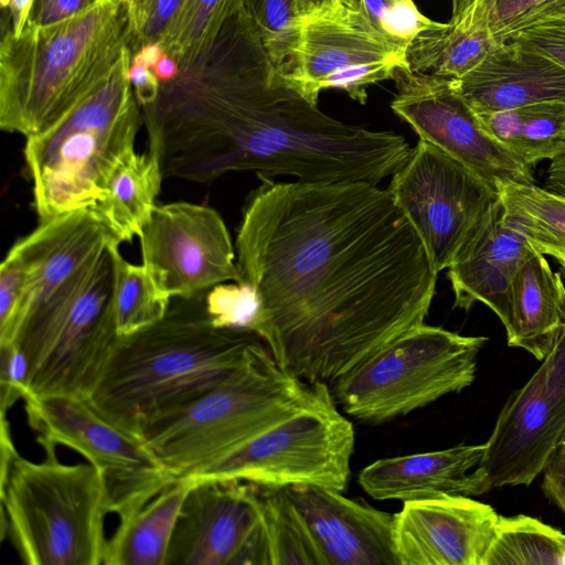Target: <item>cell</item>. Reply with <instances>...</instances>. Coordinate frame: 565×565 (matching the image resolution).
Wrapping results in <instances>:
<instances>
[{"label": "cell", "instance_id": "obj_1", "mask_svg": "<svg viewBox=\"0 0 565 565\" xmlns=\"http://www.w3.org/2000/svg\"><path fill=\"white\" fill-rule=\"evenodd\" d=\"M262 181L236 264L260 301L253 333L280 366L330 384L424 323L438 273L387 188Z\"/></svg>", "mask_w": 565, "mask_h": 565}, {"label": "cell", "instance_id": "obj_2", "mask_svg": "<svg viewBox=\"0 0 565 565\" xmlns=\"http://www.w3.org/2000/svg\"><path fill=\"white\" fill-rule=\"evenodd\" d=\"M143 120L163 178L198 183L252 171L260 180L379 184L412 151L402 135L340 121L290 88L243 4L202 57L161 83Z\"/></svg>", "mask_w": 565, "mask_h": 565}, {"label": "cell", "instance_id": "obj_3", "mask_svg": "<svg viewBox=\"0 0 565 565\" xmlns=\"http://www.w3.org/2000/svg\"><path fill=\"white\" fill-rule=\"evenodd\" d=\"M257 335L214 327L205 291L173 297L154 323L118 337L87 399L135 435L151 417L213 387L246 359Z\"/></svg>", "mask_w": 565, "mask_h": 565}, {"label": "cell", "instance_id": "obj_4", "mask_svg": "<svg viewBox=\"0 0 565 565\" xmlns=\"http://www.w3.org/2000/svg\"><path fill=\"white\" fill-rule=\"evenodd\" d=\"M129 43L126 0H99L66 21L1 35V129L25 137L46 129L109 75Z\"/></svg>", "mask_w": 565, "mask_h": 565}, {"label": "cell", "instance_id": "obj_5", "mask_svg": "<svg viewBox=\"0 0 565 565\" xmlns=\"http://www.w3.org/2000/svg\"><path fill=\"white\" fill-rule=\"evenodd\" d=\"M321 384L285 370L258 340L228 376L151 417L137 437L173 480L188 478L307 406Z\"/></svg>", "mask_w": 565, "mask_h": 565}, {"label": "cell", "instance_id": "obj_6", "mask_svg": "<svg viewBox=\"0 0 565 565\" xmlns=\"http://www.w3.org/2000/svg\"><path fill=\"white\" fill-rule=\"evenodd\" d=\"M127 47L109 75L54 124L26 137L25 164L40 221L93 210L142 124Z\"/></svg>", "mask_w": 565, "mask_h": 565}, {"label": "cell", "instance_id": "obj_7", "mask_svg": "<svg viewBox=\"0 0 565 565\" xmlns=\"http://www.w3.org/2000/svg\"><path fill=\"white\" fill-rule=\"evenodd\" d=\"M40 462L17 455L1 473L2 524L26 565H104L106 486L90 463Z\"/></svg>", "mask_w": 565, "mask_h": 565}, {"label": "cell", "instance_id": "obj_8", "mask_svg": "<svg viewBox=\"0 0 565 565\" xmlns=\"http://www.w3.org/2000/svg\"><path fill=\"white\" fill-rule=\"evenodd\" d=\"M113 288L107 246L26 316L11 342L29 363L25 396H89L119 337Z\"/></svg>", "mask_w": 565, "mask_h": 565}, {"label": "cell", "instance_id": "obj_9", "mask_svg": "<svg viewBox=\"0 0 565 565\" xmlns=\"http://www.w3.org/2000/svg\"><path fill=\"white\" fill-rule=\"evenodd\" d=\"M487 340L422 323L329 387L337 405L349 416L364 423H384L470 386Z\"/></svg>", "mask_w": 565, "mask_h": 565}, {"label": "cell", "instance_id": "obj_10", "mask_svg": "<svg viewBox=\"0 0 565 565\" xmlns=\"http://www.w3.org/2000/svg\"><path fill=\"white\" fill-rule=\"evenodd\" d=\"M355 435L328 383L305 407L188 477L237 480L260 487L315 484L343 491Z\"/></svg>", "mask_w": 565, "mask_h": 565}, {"label": "cell", "instance_id": "obj_11", "mask_svg": "<svg viewBox=\"0 0 565 565\" xmlns=\"http://www.w3.org/2000/svg\"><path fill=\"white\" fill-rule=\"evenodd\" d=\"M22 401L42 447L71 448L100 472L109 511L119 519L175 481L138 437L106 419L86 397L44 394Z\"/></svg>", "mask_w": 565, "mask_h": 565}, {"label": "cell", "instance_id": "obj_12", "mask_svg": "<svg viewBox=\"0 0 565 565\" xmlns=\"http://www.w3.org/2000/svg\"><path fill=\"white\" fill-rule=\"evenodd\" d=\"M411 72L407 50L376 32L345 0L302 17L300 42L282 81L317 105L324 89L365 104L371 85Z\"/></svg>", "mask_w": 565, "mask_h": 565}, {"label": "cell", "instance_id": "obj_13", "mask_svg": "<svg viewBox=\"0 0 565 565\" xmlns=\"http://www.w3.org/2000/svg\"><path fill=\"white\" fill-rule=\"evenodd\" d=\"M388 192L422 238L437 273L500 202L499 191L436 146L419 139L392 175Z\"/></svg>", "mask_w": 565, "mask_h": 565}, {"label": "cell", "instance_id": "obj_14", "mask_svg": "<svg viewBox=\"0 0 565 565\" xmlns=\"http://www.w3.org/2000/svg\"><path fill=\"white\" fill-rule=\"evenodd\" d=\"M532 377L503 405L478 468L492 488L530 486L565 437V326Z\"/></svg>", "mask_w": 565, "mask_h": 565}, {"label": "cell", "instance_id": "obj_15", "mask_svg": "<svg viewBox=\"0 0 565 565\" xmlns=\"http://www.w3.org/2000/svg\"><path fill=\"white\" fill-rule=\"evenodd\" d=\"M166 565H270L260 486L193 480Z\"/></svg>", "mask_w": 565, "mask_h": 565}, {"label": "cell", "instance_id": "obj_16", "mask_svg": "<svg viewBox=\"0 0 565 565\" xmlns=\"http://www.w3.org/2000/svg\"><path fill=\"white\" fill-rule=\"evenodd\" d=\"M139 241L142 265L170 299L241 279L230 233L212 207L189 202L156 205Z\"/></svg>", "mask_w": 565, "mask_h": 565}, {"label": "cell", "instance_id": "obj_17", "mask_svg": "<svg viewBox=\"0 0 565 565\" xmlns=\"http://www.w3.org/2000/svg\"><path fill=\"white\" fill-rule=\"evenodd\" d=\"M391 108L425 140L463 163L484 182L534 183L532 169L489 135L454 78L417 72L395 77Z\"/></svg>", "mask_w": 565, "mask_h": 565}, {"label": "cell", "instance_id": "obj_18", "mask_svg": "<svg viewBox=\"0 0 565 565\" xmlns=\"http://www.w3.org/2000/svg\"><path fill=\"white\" fill-rule=\"evenodd\" d=\"M499 514L460 494L406 501L395 513L399 565H483Z\"/></svg>", "mask_w": 565, "mask_h": 565}, {"label": "cell", "instance_id": "obj_19", "mask_svg": "<svg viewBox=\"0 0 565 565\" xmlns=\"http://www.w3.org/2000/svg\"><path fill=\"white\" fill-rule=\"evenodd\" d=\"M321 552L326 565H399L395 513L315 484L284 488Z\"/></svg>", "mask_w": 565, "mask_h": 565}, {"label": "cell", "instance_id": "obj_20", "mask_svg": "<svg viewBox=\"0 0 565 565\" xmlns=\"http://www.w3.org/2000/svg\"><path fill=\"white\" fill-rule=\"evenodd\" d=\"M535 253L522 234L504 224L500 199L447 268L454 307L468 311L476 302H482L507 327L510 285L520 267Z\"/></svg>", "mask_w": 565, "mask_h": 565}, {"label": "cell", "instance_id": "obj_21", "mask_svg": "<svg viewBox=\"0 0 565 565\" xmlns=\"http://www.w3.org/2000/svg\"><path fill=\"white\" fill-rule=\"evenodd\" d=\"M486 444L379 459L364 467L358 481L375 500L406 501L446 494L481 495L492 489L478 468Z\"/></svg>", "mask_w": 565, "mask_h": 565}, {"label": "cell", "instance_id": "obj_22", "mask_svg": "<svg viewBox=\"0 0 565 565\" xmlns=\"http://www.w3.org/2000/svg\"><path fill=\"white\" fill-rule=\"evenodd\" d=\"M111 239L90 210H81L41 221L33 232L17 241L12 247L30 271L19 329L28 315L44 305Z\"/></svg>", "mask_w": 565, "mask_h": 565}, {"label": "cell", "instance_id": "obj_23", "mask_svg": "<svg viewBox=\"0 0 565 565\" xmlns=\"http://www.w3.org/2000/svg\"><path fill=\"white\" fill-rule=\"evenodd\" d=\"M455 83L476 114L565 103V66L516 41L497 45L477 68Z\"/></svg>", "mask_w": 565, "mask_h": 565}, {"label": "cell", "instance_id": "obj_24", "mask_svg": "<svg viewBox=\"0 0 565 565\" xmlns=\"http://www.w3.org/2000/svg\"><path fill=\"white\" fill-rule=\"evenodd\" d=\"M509 347L543 361L565 326V286L543 254L535 253L518 270L509 291Z\"/></svg>", "mask_w": 565, "mask_h": 565}, {"label": "cell", "instance_id": "obj_25", "mask_svg": "<svg viewBox=\"0 0 565 565\" xmlns=\"http://www.w3.org/2000/svg\"><path fill=\"white\" fill-rule=\"evenodd\" d=\"M192 483L189 478L178 479L119 519L107 539L104 565H166L177 518Z\"/></svg>", "mask_w": 565, "mask_h": 565}, {"label": "cell", "instance_id": "obj_26", "mask_svg": "<svg viewBox=\"0 0 565 565\" xmlns=\"http://www.w3.org/2000/svg\"><path fill=\"white\" fill-rule=\"evenodd\" d=\"M163 175L148 151H132L113 171L104 199L90 210L119 243L139 237L156 206Z\"/></svg>", "mask_w": 565, "mask_h": 565}, {"label": "cell", "instance_id": "obj_27", "mask_svg": "<svg viewBox=\"0 0 565 565\" xmlns=\"http://www.w3.org/2000/svg\"><path fill=\"white\" fill-rule=\"evenodd\" d=\"M477 115L486 131L530 169L565 154V103H536Z\"/></svg>", "mask_w": 565, "mask_h": 565}, {"label": "cell", "instance_id": "obj_28", "mask_svg": "<svg viewBox=\"0 0 565 565\" xmlns=\"http://www.w3.org/2000/svg\"><path fill=\"white\" fill-rule=\"evenodd\" d=\"M504 224L522 234L535 252L565 256V196L535 183L497 182Z\"/></svg>", "mask_w": 565, "mask_h": 565}, {"label": "cell", "instance_id": "obj_29", "mask_svg": "<svg viewBox=\"0 0 565 565\" xmlns=\"http://www.w3.org/2000/svg\"><path fill=\"white\" fill-rule=\"evenodd\" d=\"M565 17V0H451L452 29L488 34L497 44Z\"/></svg>", "mask_w": 565, "mask_h": 565}, {"label": "cell", "instance_id": "obj_30", "mask_svg": "<svg viewBox=\"0 0 565 565\" xmlns=\"http://www.w3.org/2000/svg\"><path fill=\"white\" fill-rule=\"evenodd\" d=\"M565 563L564 533L529 515L499 516L483 565Z\"/></svg>", "mask_w": 565, "mask_h": 565}, {"label": "cell", "instance_id": "obj_31", "mask_svg": "<svg viewBox=\"0 0 565 565\" xmlns=\"http://www.w3.org/2000/svg\"><path fill=\"white\" fill-rule=\"evenodd\" d=\"M119 242L108 244L114 269L113 301L118 335H127L161 319L170 303L143 265L129 263Z\"/></svg>", "mask_w": 565, "mask_h": 565}, {"label": "cell", "instance_id": "obj_32", "mask_svg": "<svg viewBox=\"0 0 565 565\" xmlns=\"http://www.w3.org/2000/svg\"><path fill=\"white\" fill-rule=\"evenodd\" d=\"M242 0H185L160 42L180 71L203 56L215 42L226 21L242 7Z\"/></svg>", "mask_w": 565, "mask_h": 565}, {"label": "cell", "instance_id": "obj_33", "mask_svg": "<svg viewBox=\"0 0 565 565\" xmlns=\"http://www.w3.org/2000/svg\"><path fill=\"white\" fill-rule=\"evenodd\" d=\"M262 488L270 565H326L305 520L284 488Z\"/></svg>", "mask_w": 565, "mask_h": 565}, {"label": "cell", "instance_id": "obj_34", "mask_svg": "<svg viewBox=\"0 0 565 565\" xmlns=\"http://www.w3.org/2000/svg\"><path fill=\"white\" fill-rule=\"evenodd\" d=\"M268 60L279 75L290 67L300 42L302 17L296 0H242Z\"/></svg>", "mask_w": 565, "mask_h": 565}, {"label": "cell", "instance_id": "obj_35", "mask_svg": "<svg viewBox=\"0 0 565 565\" xmlns=\"http://www.w3.org/2000/svg\"><path fill=\"white\" fill-rule=\"evenodd\" d=\"M366 22L393 44L407 50L420 33L445 23L423 14L414 0H345Z\"/></svg>", "mask_w": 565, "mask_h": 565}, {"label": "cell", "instance_id": "obj_36", "mask_svg": "<svg viewBox=\"0 0 565 565\" xmlns=\"http://www.w3.org/2000/svg\"><path fill=\"white\" fill-rule=\"evenodd\" d=\"M205 308L214 327L253 333L260 301L245 281L222 282L205 291Z\"/></svg>", "mask_w": 565, "mask_h": 565}, {"label": "cell", "instance_id": "obj_37", "mask_svg": "<svg viewBox=\"0 0 565 565\" xmlns=\"http://www.w3.org/2000/svg\"><path fill=\"white\" fill-rule=\"evenodd\" d=\"M29 278L26 262L11 247L0 266V345L11 343L17 335Z\"/></svg>", "mask_w": 565, "mask_h": 565}, {"label": "cell", "instance_id": "obj_38", "mask_svg": "<svg viewBox=\"0 0 565 565\" xmlns=\"http://www.w3.org/2000/svg\"><path fill=\"white\" fill-rule=\"evenodd\" d=\"M126 1L130 28L129 49L132 55L147 44H160L185 2V0Z\"/></svg>", "mask_w": 565, "mask_h": 565}, {"label": "cell", "instance_id": "obj_39", "mask_svg": "<svg viewBox=\"0 0 565 565\" xmlns=\"http://www.w3.org/2000/svg\"><path fill=\"white\" fill-rule=\"evenodd\" d=\"M29 363L17 343L0 345L1 414L28 393Z\"/></svg>", "mask_w": 565, "mask_h": 565}, {"label": "cell", "instance_id": "obj_40", "mask_svg": "<svg viewBox=\"0 0 565 565\" xmlns=\"http://www.w3.org/2000/svg\"><path fill=\"white\" fill-rule=\"evenodd\" d=\"M513 41L533 49L565 66V17L527 29Z\"/></svg>", "mask_w": 565, "mask_h": 565}, {"label": "cell", "instance_id": "obj_41", "mask_svg": "<svg viewBox=\"0 0 565 565\" xmlns=\"http://www.w3.org/2000/svg\"><path fill=\"white\" fill-rule=\"evenodd\" d=\"M99 0H34L26 24L47 26L66 21L94 7Z\"/></svg>", "mask_w": 565, "mask_h": 565}, {"label": "cell", "instance_id": "obj_42", "mask_svg": "<svg viewBox=\"0 0 565 565\" xmlns=\"http://www.w3.org/2000/svg\"><path fill=\"white\" fill-rule=\"evenodd\" d=\"M542 490L565 514V437L543 471Z\"/></svg>", "mask_w": 565, "mask_h": 565}, {"label": "cell", "instance_id": "obj_43", "mask_svg": "<svg viewBox=\"0 0 565 565\" xmlns=\"http://www.w3.org/2000/svg\"><path fill=\"white\" fill-rule=\"evenodd\" d=\"M129 78L135 96L141 107L156 100L161 83L154 73L135 56L131 57Z\"/></svg>", "mask_w": 565, "mask_h": 565}, {"label": "cell", "instance_id": "obj_44", "mask_svg": "<svg viewBox=\"0 0 565 565\" xmlns=\"http://www.w3.org/2000/svg\"><path fill=\"white\" fill-rule=\"evenodd\" d=\"M34 0H0L1 35L10 32L19 36L29 18Z\"/></svg>", "mask_w": 565, "mask_h": 565}, {"label": "cell", "instance_id": "obj_45", "mask_svg": "<svg viewBox=\"0 0 565 565\" xmlns=\"http://www.w3.org/2000/svg\"><path fill=\"white\" fill-rule=\"evenodd\" d=\"M545 189L565 196V154L551 161L546 171Z\"/></svg>", "mask_w": 565, "mask_h": 565}, {"label": "cell", "instance_id": "obj_46", "mask_svg": "<svg viewBox=\"0 0 565 565\" xmlns=\"http://www.w3.org/2000/svg\"><path fill=\"white\" fill-rule=\"evenodd\" d=\"M152 72L160 83H167L173 81L180 74V67L174 58L163 53Z\"/></svg>", "mask_w": 565, "mask_h": 565}, {"label": "cell", "instance_id": "obj_47", "mask_svg": "<svg viewBox=\"0 0 565 565\" xmlns=\"http://www.w3.org/2000/svg\"><path fill=\"white\" fill-rule=\"evenodd\" d=\"M163 49L159 43H151L142 46L132 56L137 57L148 68H153L163 54Z\"/></svg>", "mask_w": 565, "mask_h": 565}, {"label": "cell", "instance_id": "obj_48", "mask_svg": "<svg viewBox=\"0 0 565 565\" xmlns=\"http://www.w3.org/2000/svg\"><path fill=\"white\" fill-rule=\"evenodd\" d=\"M338 0H296L299 13L306 17L310 13L324 9Z\"/></svg>", "mask_w": 565, "mask_h": 565}, {"label": "cell", "instance_id": "obj_49", "mask_svg": "<svg viewBox=\"0 0 565 565\" xmlns=\"http://www.w3.org/2000/svg\"><path fill=\"white\" fill-rule=\"evenodd\" d=\"M562 266L563 270L565 271V256L556 258Z\"/></svg>", "mask_w": 565, "mask_h": 565}, {"label": "cell", "instance_id": "obj_50", "mask_svg": "<svg viewBox=\"0 0 565 565\" xmlns=\"http://www.w3.org/2000/svg\"><path fill=\"white\" fill-rule=\"evenodd\" d=\"M564 541H565V534H564Z\"/></svg>", "mask_w": 565, "mask_h": 565}]
</instances>
